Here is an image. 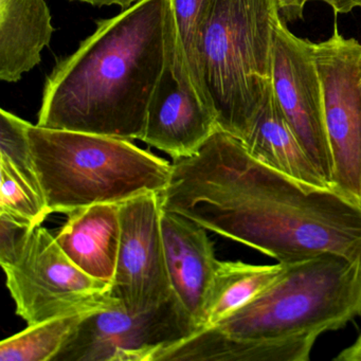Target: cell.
I'll return each instance as SVG.
<instances>
[{
  "instance_id": "cell-17",
  "label": "cell",
  "mask_w": 361,
  "mask_h": 361,
  "mask_svg": "<svg viewBox=\"0 0 361 361\" xmlns=\"http://www.w3.org/2000/svg\"><path fill=\"white\" fill-rule=\"evenodd\" d=\"M214 1L170 0L175 26L173 73L181 87L195 94L209 109L200 75V48Z\"/></svg>"
},
{
  "instance_id": "cell-24",
  "label": "cell",
  "mask_w": 361,
  "mask_h": 361,
  "mask_svg": "<svg viewBox=\"0 0 361 361\" xmlns=\"http://www.w3.org/2000/svg\"><path fill=\"white\" fill-rule=\"evenodd\" d=\"M336 361H361V335L358 336L354 343L342 350L334 358Z\"/></svg>"
},
{
  "instance_id": "cell-12",
  "label": "cell",
  "mask_w": 361,
  "mask_h": 361,
  "mask_svg": "<svg viewBox=\"0 0 361 361\" xmlns=\"http://www.w3.org/2000/svg\"><path fill=\"white\" fill-rule=\"evenodd\" d=\"M161 230L173 293L200 329L204 300L219 264L214 247L207 229L178 213L162 211Z\"/></svg>"
},
{
  "instance_id": "cell-14",
  "label": "cell",
  "mask_w": 361,
  "mask_h": 361,
  "mask_svg": "<svg viewBox=\"0 0 361 361\" xmlns=\"http://www.w3.org/2000/svg\"><path fill=\"white\" fill-rule=\"evenodd\" d=\"M54 28L45 0H0V79L16 83L41 63Z\"/></svg>"
},
{
  "instance_id": "cell-20",
  "label": "cell",
  "mask_w": 361,
  "mask_h": 361,
  "mask_svg": "<svg viewBox=\"0 0 361 361\" xmlns=\"http://www.w3.org/2000/svg\"><path fill=\"white\" fill-rule=\"evenodd\" d=\"M0 213L37 227L50 214L46 200L28 183L0 166Z\"/></svg>"
},
{
  "instance_id": "cell-22",
  "label": "cell",
  "mask_w": 361,
  "mask_h": 361,
  "mask_svg": "<svg viewBox=\"0 0 361 361\" xmlns=\"http://www.w3.org/2000/svg\"><path fill=\"white\" fill-rule=\"evenodd\" d=\"M300 7L304 10L308 1H322L333 9L336 14H348L357 8H361V0H298Z\"/></svg>"
},
{
  "instance_id": "cell-1",
  "label": "cell",
  "mask_w": 361,
  "mask_h": 361,
  "mask_svg": "<svg viewBox=\"0 0 361 361\" xmlns=\"http://www.w3.org/2000/svg\"><path fill=\"white\" fill-rule=\"evenodd\" d=\"M162 209L280 263L333 253L361 265V204L305 185L249 153L221 130L173 160Z\"/></svg>"
},
{
  "instance_id": "cell-10",
  "label": "cell",
  "mask_w": 361,
  "mask_h": 361,
  "mask_svg": "<svg viewBox=\"0 0 361 361\" xmlns=\"http://www.w3.org/2000/svg\"><path fill=\"white\" fill-rule=\"evenodd\" d=\"M160 193L120 204L121 238L111 295L130 312H149L173 295L162 238Z\"/></svg>"
},
{
  "instance_id": "cell-4",
  "label": "cell",
  "mask_w": 361,
  "mask_h": 361,
  "mask_svg": "<svg viewBox=\"0 0 361 361\" xmlns=\"http://www.w3.org/2000/svg\"><path fill=\"white\" fill-rule=\"evenodd\" d=\"M28 136L50 214L122 204L170 183L172 164L130 140L32 124Z\"/></svg>"
},
{
  "instance_id": "cell-15",
  "label": "cell",
  "mask_w": 361,
  "mask_h": 361,
  "mask_svg": "<svg viewBox=\"0 0 361 361\" xmlns=\"http://www.w3.org/2000/svg\"><path fill=\"white\" fill-rule=\"evenodd\" d=\"M242 142L251 155L276 170L305 185L331 188L291 130L272 86Z\"/></svg>"
},
{
  "instance_id": "cell-18",
  "label": "cell",
  "mask_w": 361,
  "mask_h": 361,
  "mask_svg": "<svg viewBox=\"0 0 361 361\" xmlns=\"http://www.w3.org/2000/svg\"><path fill=\"white\" fill-rule=\"evenodd\" d=\"M94 312L66 314L28 325L0 343V360L54 361L82 321Z\"/></svg>"
},
{
  "instance_id": "cell-2",
  "label": "cell",
  "mask_w": 361,
  "mask_h": 361,
  "mask_svg": "<svg viewBox=\"0 0 361 361\" xmlns=\"http://www.w3.org/2000/svg\"><path fill=\"white\" fill-rule=\"evenodd\" d=\"M172 33L170 0H139L97 20L96 31L47 78L37 126L141 140Z\"/></svg>"
},
{
  "instance_id": "cell-5",
  "label": "cell",
  "mask_w": 361,
  "mask_h": 361,
  "mask_svg": "<svg viewBox=\"0 0 361 361\" xmlns=\"http://www.w3.org/2000/svg\"><path fill=\"white\" fill-rule=\"evenodd\" d=\"M278 0H215L200 48V75L219 130L242 141L272 86Z\"/></svg>"
},
{
  "instance_id": "cell-8",
  "label": "cell",
  "mask_w": 361,
  "mask_h": 361,
  "mask_svg": "<svg viewBox=\"0 0 361 361\" xmlns=\"http://www.w3.org/2000/svg\"><path fill=\"white\" fill-rule=\"evenodd\" d=\"M314 52L333 157L331 188L361 204V44L335 25Z\"/></svg>"
},
{
  "instance_id": "cell-13",
  "label": "cell",
  "mask_w": 361,
  "mask_h": 361,
  "mask_svg": "<svg viewBox=\"0 0 361 361\" xmlns=\"http://www.w3.org/2000/svg\"><path fill=\"white\" fill-rule=\"evenodd\" d=\"M56 240L88 276L113 284L121 238L120 204H97L69 213Z\"/></svg>"
},
{
  "instance_id": "cell-7",
  "label": "cell",
  "mask_w": 361,
  "mask_h": 361,
  "mask_svg": "<svg viewBox=\"0 0 361 361\" xmlns=\"http://www.w3.org/2000/svg\"><path fill=\"white\" fill-rule=\"evenodd\" d=\"M197 329L174 293L143 312H128L117 299L88 314L54 361H154Z\"/></svg>"
},
{
  "instance_id": "cell-11",
  "label": "cell",
  "mask_w": 361,
  "mask_h": 361,
  "mask_svg": "<svg viewBox=\"0 0 361 361\" xmlns=\"http://www.w3.org/2000/svg\"><path fill=\"white\" fill-rule=\"evenodd\" d=\"M174 42L173 20L168 63L149 102L141 139L149 147L168 154L173 160L193 155L219 130L210 109L195 94L181 87L175 78L172 67Z\"/></svg>"
},
{
  "instance_id": "cell-23",
  "label": "cell",
  "mask_w": 361,
  "mask_h": 361,
  "mask_svg": "<svg viewBox=\"0 0 361 361\" xmlns=\"http://www.w3.org/2000/svg\"><path fill=\"white\" fill-rule=\"evenodd\" d=\"M281 13L288 20L301 18L303 16V9L300 7L298 0H278Z\"/></svg>"
},
{
  "instance_id": "cell-9",
  "label": "cell",
  "mask_w": 361,
  "mask_h": 361,
  "mask_svg": "<svg viewBox=\"0 0 361 361\" xmlns=\"http://www.w3.org/2000/svg\"><path fill=\"white\" fill-rule=\"evenodd\" d=\"M272 90L291 130L331 187L333 157L314 44L293 35L282 18L274 30Z\"/></svg>"
},
{
  "instance_id": "cell-25",
  "label": "cell",
  "mask_w": 361,
  "mask_h": 361,
  "mask_svg": "<svg viewBox=\"0 0 361 361\" xmlns=\"http://www.w3.org/2000/svg\"><path fill=\"white\" fill-rule=\"evenodd\" d=\"M71 1H80L88 4L94 7H104V6H119L122 10L128 9L139 0H71Z\"/></svg>"
},
{
  "instance_id": "cell-3",
  "label": "cell",
  "mask_w": 361,
  "mask_h": 361,
  "mask_svg": "<svg viewBox=\"0 0 361 361\" xmlns=\"http://www.w3.org/2000/svg\"><path fill=\"white\" fill-rule=\"evenodd\" d=\"M361 317V265L333 253L287 263L252 301L181 340L188 361H308L317 340Z\"/></svg>"
},
{
  "instance_id": "cell-19",
  "label": "cell",
  "mask_w": 361,
  "mask_h": 361,
  "mask_svg": "<svg viewBox=\"0 0 361 361\" xmlns=\"http://www.w3.org/2000/svg\"><path fill=\"white\" fill-rule=\"evenodd\" d=\"M30 126L10 111H0V166L20 177L45 200L29 140Z\"/></svg>"
},
{
  "instance_id": "cell-6",
  "label": "cell",
  "mask_w": 361,
  "mask_h": 361,
  "mask_svg": "<svg viewBox=\"0 0 361 361\" xmlns=\"http://www.w3.org/2000/svg\"><path fill=\"white\" fill-rule=\"evenodd\" d=\"M16 314L28 325L111 305V284L80 269L56 236L39 226L16 263L3 268Z\"/></svg>"
},
{
  "instance_id": "cell-16",
  "label": "cell",
  "mask_w": 361,
  "mask_h": 361,
  "mask_svg": "<svg viewBox=\"0 0 361 361\" xmlns=\"http://www.w3.org/2000/svg\"><path fill=\"white\" fill-rule=\"evenodd\" d=\"M287 263L253 265L221 262L202 307L200 329L214 326L271 286L286 269Z\"/></svg>"
},
{
  "instance_id": "cell-21",
  "label": "cell",
  "mask_w": 361,
  "mask_h": 361,
  "mask_svg": "<svg viewBox=\"0 0 361 361\" xmlns=\"http://www.w3.org/2000/svg\"><path fill=\"white\" fill-rule=\"evenodd\" d=\"M39 227V226H37ZM35 226L0 213V264L5 268L16 263L32 234Z\"/></svg>"
}]
</instances>
